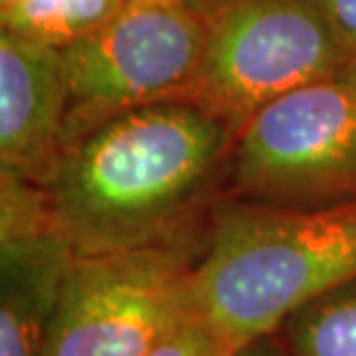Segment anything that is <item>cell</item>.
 <instances>
[{
  "label": "cell",
  "instance_id": "cell-1",
  "mask_svg": "<svg viewBox=\"0 0 356 356\" xmlns=\"http://www.w3.org/2000/svg\"><path fill=\"white\" fill-rule=\"evenodd\" d=\"M238 132L190 102L118 113L74 137L47 185L72 254L153 245L190 234L195 211L225 172Z\"/></svg>",
  "mask_w": 356,
  "mask_h": 356
},
{
  "label": "cell",
  "instance_id": "cell-2",
  "mask_svg": "<svg viewBox=\"0 0 356 356\" xmlns=\"http://www.w3.org/2000/svg\"><path fill=\"white\" fill-rule=\"evenodd\" d=\"M356 280V199L270 206L227 197L185 282V310L225 356L261 343L291 315Z\"/></svg>",
  "mask_w": 356,
  "mask_h": 356
},
{
  "label": "cell",
  "instance_id": "cell-3",
  "mask_svg": "<svg viewBox=\"0 0 356 356\" xmlns=\"http://www.w3.org/2000/svg\"><path fill=\"white\" fill-rule=\"evenodd\" d=\"M199 3L204 54L178 102L222 118L236 132L282 95L352 65L315 0Z\"/></svg>",
  "mask_w": 356,
  "mask_h": 356
},
{
  "label": "cell",
  "instance_id": "cell-4",
  "mask_svg": "<svg viewBox=\"0 0 356 356\" xmlns=\"http://www.w3.org/2000/svg\"><path fill=\"white\" fill-rule=\"evenodd\" d=\"M232 195L270 206L356 199V65L296 88L248 120L234 144Z\"/></svg>",
  "mask_w": 356,
  "mask_h": 356
},
{
  "label": "cell",
  "instance_id": "cell-5",
  "mask_svg": "<svg viewBox=\"0 0 356 356\" xmlns=\"http://www.w3.org/2000/svg\"><path fill=\"white\" fill-rule=\"evenodd\" d=\"M192 234L162 243L74 254L49 315L44 356H148L183 308L204 245Z\"/></svg>",
  "mask_w": 356,
  "mask_h": 356
},
{
  "label": "cell",
  "instance_id": "cell-6",
  "mask_svg": "<svg viewBox=\"0 0 356 356\" xmlns=\"http://www.w3.org/2000/svg\"><path fill=\"white\" fill-rule=\"evenodd\" d=\"M206 42L199 0H130L99 31L60 49L70 109L65 146L118 113L178 102Z\"/></svg>",
  "mask_w": 356,
  "mask_h": 356
},
{
  "label": "cell",
  "instance_id": "cell-7",
  "mask_svg": "<svg viewBox=\"0 0 356 356\" xmlns=\"http://www.w3.org/2000/svg\"><path fill=\"white\" fill-rule=\"evenodd\" d=\"M67 109L60 49L0 33V174L47 188L65 151Z\"/></svg>",
  "mask_w": 356,
  "mask_h": 356
},
{
  "label": "cell",
  "instance_id": "cell-8",
  "mask_svg": "<svg viewBox=\"0 0 356 356\" xmlns=\"http://www.w3.org/2000/svg\"><path fill=\"white\" fill-rule=\"evenodd\" d=\"M72 257L60 238L3 250L0 356H44L49 315Z\"/></svg>",
  "mask_w": 356,
  "mask_h": 356
},
{
  "label": "cell",
  "instance_id": "cell-9",
  "mask_svg": "<svg viewBox=\"0 0 356 356\" xmlns=\"http://www.w3.org/2000/svg\"><path fill=\"white\" fill-rule=\"evenodd\" d=\"M130 0H24L5 14L3 31L65 49L116 19Z\"/></svg>",
  "mask_w": 356,
  "mask_h": 356
},
{
  "label": "cell",
  "instance_id": "cell-10",
  "mask_svg": "<svg viewBox=\"0 0 356 356\" xmlns=\"http://www.w3.org/2000/svg\"><path fill=\"white\" fill-rule=\"evenodd\" d=\"M282 329L294 356H356V280L308 303Z\"/></svg>",
  "mask_w": 356,
  "mask_h": 356
},
{
  "label": "cell",
  "instance_id": "cell-11",
  "mask_svg": "<svg viewBox=\"0 0 356 356\" xmlns=\"http://www.w3.org/2000/svg\"><path fill=\"white\" fill-rule=\"evenodd\" d=\"M148 356H225V352L183 303Z\"/></svg>",
  "mask_w": 356,
  "mask_h": 356
},
{
  "label": "cell",
  "instance_id": "cell-12",
  "mask_svg": "<svg viewBox=\"0 0 356 356\" xmlns=\"http://www.w3.org/2000/svg\"><path fill=\"white\" fill-rule=\"evenodd\" d=\"M315 3L331 24L347 58L356 65V0H315Z\"/></svg>",
  "mask_w": 356,
  "mask_h": 356
},
{
  "label": "cell",
  "instance_id": "cell-13",
  "mask_svg": "<svg viewBox=\"0 0 356 356\" xmlns=\"http://www.w3.org/2000/svg\"><path fill=\"white\" fill-rule=\"evenodd\" d=\"M236 356H280V354L270 350L268 345H264V340H261V343H254L250 347H245V350H241Z\"/></svg>",
  "mask_w": 356,
  "mask_h": 356
},
{
  "label": "cell",
  "instance_id": "cell-14",
  "mask_svg": "<svg viewBox=\"0 0 356 356\" xmlns=\"http://www.w3.org/2000/svg\"><path fill=\"white\" fill-rule=\"evenodd\" d=\"M21 3H24V0H0V17H5V14H10L12 10H17Z\"/></svg>",
  "mask_w": 356,
  "mask_h": 356
}]
</instances>
